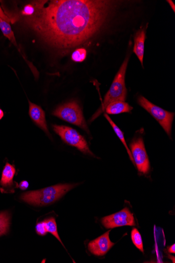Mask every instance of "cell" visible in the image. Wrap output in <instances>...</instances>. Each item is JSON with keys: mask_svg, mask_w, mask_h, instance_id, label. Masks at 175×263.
Instances as JSON below:
<instances>
[{"mask_svg": "<svg viewBox=\"0 0 175 263\" xmlns=\"http://www.w3.org/2000/svg\"><path fill=\"white\" fill-rule=\"evenodd\" d=\"M101 222L106 229L135 226L133 214L128 208H125L117 213L103 218Z\"/></svg>", "mask_w": 175, "mask_h": 263, "instance_id": "8", "label": "cell"}, {"mask_svg": "<svg viewBox=\"0 0 175 263\" xmlns=\"http://www.w3.org/2000/svg\"><path fill=\"white\" fill-rule=\"evenodd\" d=\"M113 1L94 0L44 1L32 3L34 10L25 21L47 44L70 49L85 43L100 30Z\"/></svg>", "mask_w": 175, "mask_h": 263, "instance_id": "1", "label": "cell"}, {"mask_svg": "<svg viewBox=\"0 0 175 263\" xmlns=\"http://www.w3.org/2000/svg\"><path fill=\"white\" fill-rule=\"evenodd\" d=\"M0 18H2L3 20L9 23L11 21L10 18L8 17L3 11L1 6H0Z\"/></svg>", "mask_w": 175, "mask_h": 263, "instance_id": "21", "label": "cell"}, {"mask_svg": "<svg viewBox=\"0 0 175 263\" xmlns=\"http://www.w3.org/2000/svg\"><path fill=\"white\" fill-rule=\"evenodd\" d=\"M131 239L133 244L140 251L144 253L143 243L140 233L137 229L134 228L131 232Z\"/></svg>", "mask_w": 175, "mask_h": 263, "instance_id": "18", "label": "cell"}, {"mask_svg": "<svg viewBox=\"0 0 175 263\" xmlns=\"http://www.w3.org/2000/svg\"><path fill=\"white\" fill-rule=\"evenodd\" d=\"M104 116L109 122V123L110 124L111 126H112V128L114 131L115 132V133L116 135H117L119 138L120 139L122 143L124 144V147H125L126 151H127L129 155L130 159H131V161L134 164V162L132 156V154L130 151V149L129 148L127 144H126V140L124 138V135L123 132L120 130V129L118 128L117 126L116 125V124L112 121L111 118H110L108 114H105L104 115Z\"/></svg>", "mask_w": 175, "mask_h": 263, "instance_id": "14", "label": "cell"}, {"mask_svg": "<svg viewBox=\"0 0 175 263\" xmlns=\"http://www.w3.org/2000/svg\"><path fill=\"white\" fill-rule=\"evenodd\" d=\"M133 107L128 103L123 101H115L106 107L105 111L109 115H117L123 113H130Z\"/></svg>", "mask_w": 175, "mask_h": 263, "instance_id": "12", "label": "cell"}, {"mask_svg": "<svg viewBox=\"0 0 175 263\" xmlns=\"http://www.w3.org/2000/svg\"><path fill=\"white\" fill-rule=\"evenodd\" d=\"M0 28H1L3 35L7 37L8 40L13 44V45L17 47L18 46L15 36L12 30L10 25H9V23L3 20L1 18H0Z\"/></svg>", "mask_w": 175, "mask_h": 263, "instance_id": "15", "label": "cell"}, {"mask_svg": "<svg viewBox=\"0 0 175 263\" xmlns=\"http://www.w3.org/2000/svg\"><path fill=\"white\" fill-rule=\"evenodd\" d=\"M9 215L7 212L0 213V236L6 234L9 227Z\"/></svg>", "mask_w": 175, "mask_h": 263, "instance_id": "17", "label": "cell"}, {"mask_svg": "<svg viewBox=\"0 0 175 263\" xmlns=\"http://www.w3.org/2000/svg\"><path fill=\"white\" fill-rule=\"evenodd\" d=\"M55 132L66 143L73 146L85 154L94 155L83 136L75 130L65 126L53 125Z\"/></svg>", "mask_w": 175, "mask_h": 263, "instance_id": "6", "label": "cell"}, {"mask_svg": "<svg viewBox=\"0 0 175 263\" xmlns=\"http://www.w3.org/2000/svg\"><path fill=\"white\" fill-rule=\"evenodd\" d=\"M87 51L85 48H78L72 54V59L76 62H82L86 58Z\"/></svg>", "mask_w": 175, "mask_h": 263, "instance_id": "19", "label": "cell"}, {"mask_svg": "<svg viewBox=\"0 0 175 263\" xmlns=\"http://www.w3.org/2000/svg\"><path fill=\"white\" fill-rule=\"evenodd\" d=\"M29 186V184L26 181H23L20 183H19V187L22 190H26Z\"/></svg>", "mask_w": 175, "mask_h": 263, "instance_id": "22", "label": "cell"}, {"mask_svg": "<svg viewBox=\"0 0 175 263\" xmlns=\"http://www.w3.org/2000/svg\"><path fill=\"white\" fill-rule=\"evenodd\" d=\"M146 38V30L145 28H141L134 37V46L133 52L137 55L141 64H143L144 53V43Z\"/></svg>", "mask_w": 175, "mask_h": 263, "instance_id": "11", "label": "cell"}, {"mask_svg": "<svg viewBox=\"0 0 175 263\" xmlns=\"http://www.w3.org/2000/svg\"><path fill=\"white\" fill-rule=\"evenodd\" d=\"M15 173L16 169L13 165L7 162L2 171L0 185L4 188L12 187Z\"/></svg>", "mask_w": 175, "mask_h": 263, "instance_id": "13", "label": "cell"}, {"mask_svg": "<svg viewBox=\"0 0 175 263\" xmlns=\"http://www.w3.org/2000/svg\"><path fill=\"white\" fill-rule=\"evenodd\" d=\"M53 115L67 122L80 127L86 132L89 133L81 107L76 101L66 103L57 107Z\"/></svg>", "mask_w": 175, "mask_h": 263, "instance_id": "4", "label": "cell"}, {"mask_svg": "<svg viewBox=\"0 0 175 263\" xmlns=\"http://www.w3.org/2000/svg\"><path fill=\"white\" fill-rule=\"evenodd\" d=\"M79 184H60L41 190L27 192L22 194L21 199L33 205H47L59 200Z\"/></svg>", "mask_w": 175, "mask_h": 263, "instance_id": "2", "label": "cell"}, {"mask_svg": "<svg viewBox=\"0 0 175 263\" xmlns=\"http://www.w3.org/2000/svg\"><path fill=\"white\" fill-rule=\"evenodd\" d=\"M129 60V56L126 57L119 71L115 76L110 89L106 93L100 110L94 114L93 120L104 112L106 107L111 103L115 101H125L127 93L125 87V77Z\"/></svg>", "mask_w": 175, "mask_h": 263, "instance_id": "3", "label": "cell"}, {"mask_svg": "<svg viewBox=\"0 0 175 263\" xmlns=\"http://www.w3.org/2000/svg\"><path fill=\"white\" fill-rule=\"evenodd\" d=\"M139 104L148 111L162 127L165 132L171 137L172 124L175 114L169 112L150 102L144 97L140 96L138 98Z\"/></svg>", "mask_w": 175, "mask_h": 263, "instance_id": "5", "label": "cell"}, {"mask_svg": "<svg viewBox=\"0 0 175 263\" xmlns=\"http://www.w3.org/2000/svg\"><path fill=\"white\" fill-rule=\"evenodd\" d=\"M36 231L39 235L45 236L46 235L47 232L44 221L41 222L37 224Z\"/></svg>", "mask_w": 175, "mask_h": 263, "instance_id": "20", "label": "cell"}, {"mask_svg": "<svg viewBox=\"0 0 175 263\" xmlns=\"http://www.w3.org/2000/svg\"><path fill=\"white\" fill-rule=\"evenodd\" d=\"M44 221L45 224L47 232L51 233L58 240H59L61 244L64 246L59 235H58L55 219L54 218H51Z\"/></svg>", "mask_w": 175, "mask_h": 263, "instance_id": "16", "label": "cell"}, {"mask_svg": "<svg viewBox=\"0 0 175 263\" xmlns=\"http://www.w3.org/2000/svg\"><path fill=\"white\" fill-rule=\"evenodd\" d=\"M130 147L134 164L139 171L144 174H148L150 170V163L143 138L140 136L134 139Z\"/></svg>", "mask_w": 175, "mask_h": 263, "instance_id": "7", "label": "cell"}, {"mask_svg": "<svg viewBox=\"0 0 175 263\" xmlns=\"http://www.w3.org/2000/svg\"><path fill=\"white\" fill-rule=\"evenodd\" d=\"M175 245H173V246H171L169 248V252L170 253H173V254H175Z\"/></svg>", "mask_w": 175, "mask_h": 263, "instance_id": "23", "label": "cell"}, {"mask_svg": "<svg viewBox=\"0 0 175 263\" xmlns=\"http://www.w3.org/2000/svg\"><path fill=\"white\" fill-rule=\"evenodd\" d=\"M28 103L29 115H30L32 121L48 136H51L48 129L44 111L40 106L32 103L30 101H28Z\"/></svg>", "mask_w": 175, "mask_h": 263, "instance_id": "10", "label": "cell"}, {"mask_svg": "<svg viewBox=\"0 0 175 263\" xmlns=\"http://www.w3.org/2000/svg\"><path fill=\"white\" fill-rule=\"evenodd\" d=\"M168 2L170 4L171 7L173 8V10L174 11V12H175V6L174 2L172 1H171V0H169Z\"/></svg>", "mask_w": 175, "mask_h": 263, "instance_id": "24", "label": "cell"}, {"mask_svg": "<svg viewBox=\"0 0 175 263\" xmlns=\"http://www.w3.org/2000/svg\"><path fill=\"white\" fill-rule=\"evenodd\" d=\"M110 230L103 235L91 241L88 245L89 251L94 256H103L115 245L109 238Z\"/></svg>", "mask_w": 175, "mask_h": 263, "instance_id": "9", "label": "cell"}, {"mask_svg": "<svg viewBox=\"0 0 175 263\" xmlns=\"http://www.w3.org/2000/svg\"><path fill=\"white\" fill-rule=\"evenodd\" d=\"M4 116V113L1 109H0V120H1Z\"/></svg>", "mask_w": 175, "mask_h": 263, "instance_id": "25", "label": "cell"}]
</instances>
